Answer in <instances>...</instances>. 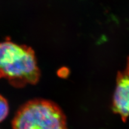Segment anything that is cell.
Returning a JSON list of instances; mask_svg holds the SVG:
<instances>
[{"instance_id":"4","label":"cell","mask_w":129,"mask_h":129,"mask_svg":"<svg viewBox=\"0 0 129 129\" xmlns=\"http://www.w3.org/2000/svg\"><path fill=\"white\" fill-rule=\"evenodd\" d=\"M9 106L7 101L0 94V122L6 118L9 114Z\"/></svg>"},{"instance_id":"3","label":"cell","mask_w":129,"mask_h":129,"mask_svg":"<svg viewBox=\"0 0 129 129\" xmlns=\"http://www.w3.org/2000/svg\"><path fill=\"white\" fill-rule=\"evenodd\" d=\"M112 110L120 116L123 121L129 117V57L125 68L118 73Z\"/></svg>"},{"instance_id":"1","label":"cell","mask_w":129,"mask_h":129,"mask_svg":"<svg viewBox=\"0 0 129 129\" xmlns=\"http://www.w3.org/2000/svg\"><path fill=\"white\" fill-rule=\"evenodd\" d=\"M40 76L32 48L10 41L0 43V79H5L13 86L21 88L37 84Z\"/></svg>"},{"instance_id":"2","label":"cell","mask_w":129,"mask_h":129,"mask_svg":"<svg viewBox=\"0 0 129 129\" xmlns=\"http://www.w3.org/2000/svg\"><path fill=\"white\" fill-rule=\"evenodd\" d=\"M12 129H68L67 118L52 101L37 99L28 101L16 112Z\"/></svg>"}]
</instances>
